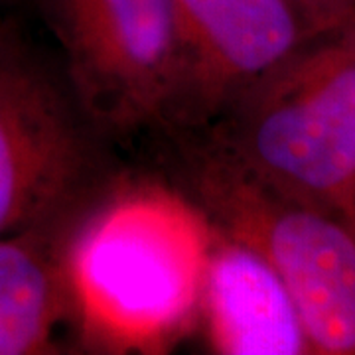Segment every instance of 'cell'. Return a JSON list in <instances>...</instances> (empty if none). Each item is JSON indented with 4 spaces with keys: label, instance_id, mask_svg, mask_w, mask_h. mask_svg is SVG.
Listing matches in <instances>:
<instances>
[{
    "label": "cell",
    "instance_id": "6da1fadb",
    "mask_svg": "<svg viewBox=\"0 0 355 355\" xmlns=\"http://www.w3.org/2000/svg\"><path fill=\"white\" fill-rule=\"evenodd\" d=\"M207 225L168 182L121 172L71 247L83 345L162 349L200 308Z\"/></svg>",
    "mask_w": 355,
    "mask_h": 355
},
{
    "label": "cell",
    "instance_id": "7a4b0ae2",
    "mask_svg": "<svg viewBox=\"0 0 355 355\" xmlns=\"http://www.w3.org/2000/svg\"><path fill=\"white\" fill-rule=\"evenodd\" d=\"M166 182L202 219L254 247L279 272L310 354L355 355V227L257 176L207 132L156 137Z\"/></svg>",
    "mask_w": 355,
    "mask_h": 355
},
{
    "label": "cell",
    "instance_id": "3957f363",
    "mask_svg": "<svg viewBox=\"0 0 355 355\" xmlns=\"http://www.w3.org/2000/svg\"><path fill=\"white\" fill-rule=\"evenodd\" d=\"M202 132L355 227V24L308 40Z\"/></svg>",
    "mask_w": 355,
    "mask_h": 355
},
{
    "label": "cell",
    "instance_id": "277c9868",
    "mask_svg": "<svg viewBox=\"0 0 355 355\" xmlns=\"http://www.w3.org/2000/svg\"><path fill=\"white\" fill-rule=\"evenodd\" d=\"M123 170L55 55L0 32V237L91 207Z\"/></svg>",
    "mask_w": 355,
    "mask_h": 355
},
{
    "label": "cell",
    "instance_id": "5b68a950",
    "mask_svg": "<svg viewBox=\"0 0 355 355\" xmlns=\"http://www.w3.org/2000/svg\"><path fill=\"white\" fill-rule=\"evenodd\" d=\"M83 111L113 146L156 135L174 73L172 0H28Z\"/></svg>",
    "mask_w": 355,
    "mask_h": 355
},
{
    "label": "cell",
    "instance_id": "8992f818",
    "mask_svg": "<svg viewBox=\"0 0 355 355\" xmlns=\"http://www.w3.org/2000/svg\"><path fill=\"white\" fill-rule=\"evenodd\" d=\"M172 12L174 73L154 137L211 128L316 36L288 0H172Z\"/></svg>",
    "mask_w": 355,
    "mask_h": 355
},
{
    "label": "cell",
    "instance_id": "52a82bcc",
    "mask_svg": "<svg viewBox=\"0 0 355 355\" xmlns=\"http://www.w3.org/2000/svg\"><path fill=\"white\" fill-rule=\"evenodd\" d=\"M93 205L0 237V355L85 347L71 247Z\"/></svg>",
    "mask_w": 355,
    "mask_h": 355
},
{
    "label": "cell",
    "instance_id": "ba28073f",
    "mask_svg": "<svg viewBox=\"0 0 355 355\" xmlns=\"http://www.w3.org/2000/svg\"><path fill=\"white\" fill-rule=\"evenodd\" d=\"M198 318L214 354H310L279 272L254 247L209 225Z\"/></svg>",
    "mask_w": 355,
    "mask_h": 355
},
{
    "label": "cell",
    "instance_id": "9c48e42d",
    "mask_svg": "<svg viewBox=\"0 0 355 355\" xmlns=\"http://www.w3.org/2000/svg\"><path fill=\"white\" fill-rule=\"evenodd\" d=\"M314 34L355 24V0H288Z\"/></svg>",
    "mask_w": 355,
    "mask_h": 355
},
{
    "label": "cell",
    "instance_id": "30bf717a",
    "mask_svg": "<svg viewBox=\"0 0 355 355\" xmlns=\"http://www.w3.org/2000/svg\"><path fill=\"white\" fill-rule=\"evenodd\" d=\"M28 4V0H0V10L2 12H10V10H16L20 6Z\"/></svg>",
    "mask_w": 355,
    "mask_h": 355
},
{
    "label": "cell",
    "instance_id": "8fae6325",
    "mask_svg": "<svg viewBox=\"0 0 355 355\" xmlns=\"http://www.w3.org/2000/svg\"><path fill=\"white\" fill-rule=\"evenodd\" d=\"M8 22H10V18H8V12H2V10H0V32H2L4 28H6V24H8Z\"/></svg>",
    "mask_w": 355,
    "mask_h": 355
}]
</instances>
